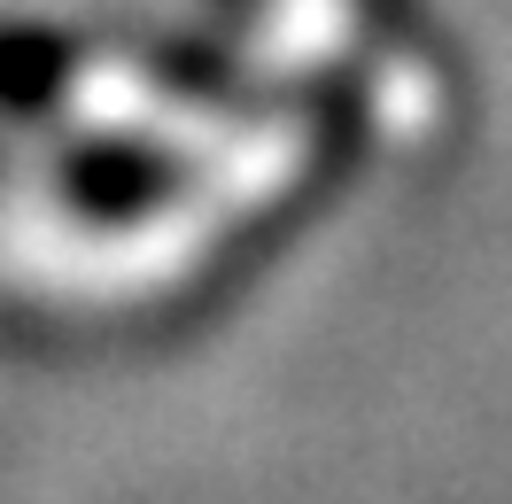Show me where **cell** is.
<instances>
[{
  "label": "cell",
  "mask_w": 512,
  "mask_h": 504,
  "mask_svg": "<svg viewBox=\"0 0 512 504\" xmlns=\"http://www.w3.org/2000/svg\"><path fill=\"white\" fill-rule=\"evenodd\" d=\"M78 109L94 125L148 132L163 148L194 156L210 171V202H264L311 156V125H233V117H218V109H202L187 94H156L148 78H132L117 63H94L78 78Z\"/></svg>",
  "instance_id": "6da1fadb"
},
{
  "label": "cell",
  "mask_w": 512,
  "mask_h": 504,
  "mask_svg": "<svg viewBox=\"0 0 512 504\" xmlns=\"http://www.w3.org/2000/svg\"><path fill=\"white\" fill-rule=\"evenodd\" d=\"M357 32L350 0H272V24H264V55L280 70H303V63H326L342 55Z\"/></svg>",
  "instance_id": "7a4b0ae2"
}]
</instances>
